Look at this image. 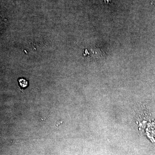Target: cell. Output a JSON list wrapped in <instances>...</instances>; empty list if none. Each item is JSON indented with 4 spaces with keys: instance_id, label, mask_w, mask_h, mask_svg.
<instances>
[{
    "instance_id": "cell-1",
    "label": "cell",
    "mask_w": 155,
    "mask_h": 155,
    "mask_svg": "<svg viewBox=\"0 0 155 155\" xmlns=\"http://www.w3.org/2000/svg\"><path fill=\"white\" fill-rule=\"evenodd\" d=\"M18 82L20 90H24L28 86V81L25 78H18Z\"/></svg>"
}]
</instances>
